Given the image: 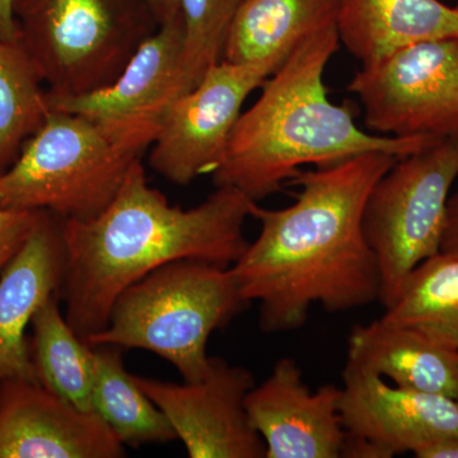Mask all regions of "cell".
I'll return each mask as SVG.
<instances>
[{
	"instance_id": "1",
	"label": "cell",
	"mask_w": 458,
	"mask_h": 458,
	"mask_svg": "<svg viewBox=\"0 0 458 458\" xmlns=\"http://www.w3.org/2000/svg\"><path fill=\"white\" fill-rule=\"evenodd\" d=\"M397 159L369 152L301 171L288 182L300 192L283 209L252 201L260 234L231 270L247 302L259 303L264 333L303 327L313 304L339 313L379 301L381 274L364 237L363 210Z\"/></svg>"
},
{
	"instance_id": "2",
	"label": "cell",
	"mask_w": 458,
	"mask_h": 458,
	"mask_svg": "<svg viewBox=\"0 0 458 458\" xmlns=\"http://www.w3.org/2000/svg\"><path fill=\"white\" fill-rule=\"evenodd\" d=\"M252 201L219 186L203 203L182 209L150 188L137 159L104 212L62 221L66 321L84 340L95 335L106 327L116 298L168 262L195 259L231 267L250 245L245 223Z\"/></svg>"
},
{
	"instance_id": "3",
	"label": "cell",
	"mask_w": 458,
	"mask_h": 458,
	"mask_svg": "<svg viewBox=\"0 0 458 458\" xmlns=\"http://www.w3.org/2000/svg\"><path fill=\"white\" fill-rule=\"evenodd\" d=\"M339 42L336 26L315 33L265 81L261 95L234 125L212 174L216 188L229 186L258 203L278 192L302 165L322 167L369 152L403 158L439 140L369 134L348 107L331 102L324 73Z\"/></svg>"
},
{
	"instance_id": "4",
	"label": "cell",
	"mask_w": 458,
	"mask_h": 458,
	"mask_svg": "<svg viewBox=\"0 0 458 458\" xmlns=\"http://www.w3.org/2000/svg\"><path fill=\"white\" fill-rule=\"evenodd\" d=\"M231 267L183 259L168 262L128 286L114 301L106 327L89 345L155 352L185 382L207 373L214 331L249 306Z\"/></svg>"
},
{
	"instance_id": "5",
	"label": "cell",
	"mask_w": 458,
	"mask_h": 458,
	"mask_svg": "<svg viewBox=\"0 0 458 458\" xmlns=\"http://www.w3.org/2000/svg\"><path fill=\"white\" fill-rule=\"evenodd\" d=\"M144 150L83 114L51 108L0 174V208L87 221L106 209Z\"/></svg>"
},
{
	"instance_id": "6",
	"label": "cell",
	"mask_w": 458,
	"mask_h": 458,
	"mask_svg": "<svg viewBox=\"0 0 458 458\" xmlns=\"http://www.w3.org/2000/svg\"><path fill=\"white\" fill-rule=\"evenodd\" d=\"M13 17L50 98L105 89L159 27L147 0H13Z\"/></svg>"
},
{
	"instance_id": "7",
	"label": "cell",
	"mask_w": 458,
	"mask_h": 458,
	"mask_svg": "<svg viewBox=\"0 0 458 458\" xmlns=\"http://www.w3.org/2000/svg\"><path fill=\"white\" fill-rule=\"evenodd\" d=\"M458 176V135L397 159L370 190L363 233L381 274L379 302L390 307L421 262L441 251L450 190Z\"/></svg>"
},
{
	"instance_id": "8",
	"label": "cell",
	"mask_w": 458,
	"mask_h": 458,
	"mask_svg": "<svg viewBox=\"0 0 458 458\" xmlns=\"http://www.w3.org/2000/svg\"><path fill=\"white\" fill-rule=\"evenodd\" d=\"M370 131L387 137L458 135V38L419 42L363 65L349 83Z\"/></svg>"
},
{
	"instance_id": "9",
	"label": "cell",
	"mask_w": 458,
	"mask_h": 458,
	"mask_svg": "<svg viewBox=\"0 0 458 458\" xmlns=\"http://www.w3.org/2000/svg\"><path fill=\"white\" fill-rule=\"evenodd\" d=\"M279 65L222 60L189 92L174 99L150 144L148 162L168 182L186 186L221 165L247 98Z\"/></svg>"
},
{
	"instance_id": "10",
	"label": "cell",
	"mask_w": 458,
	"mask_h": 458,
	"mask_svg": "<svg viewBox=\"0 0 458 458\" xmlns=\"http://www.w3.org/2000/svg\"><path fill=\"white\" fill-rule=\"evenodd\" d=\"M135 377L190 458H265V443L247 414L246 397L256 385L249 369L210 357L207 373L195 382Z\"/></svg>"
},
{
	"instance_id": "11",
	"label": "cell",
	"mask_w": 458,
	"mask_h": 458,
	"mask_svg": "<svg viewBox=\"0 0 458 458\" xmlns=\"http://www.w3.org/2000/svg\"><path fill=\"white\" fill-rule=\"evenodd\" d=\"M183 27L180 14L158 27L105 89L77 98H50L54 110L83 114L147 149L168 106L183 95Z\"/></svg>"
},
{
	"instance_id": "12",
	"label": "cell",
	"mask_w": 458,
	"mask_h": 458,
	"mask_svg": "<svg viewBox=\"0 0 458 458\" xmlns=\"http://www.w3.org/2000/svg\"><path fill=\"white\" fill-rule=\"evenodd\" d=\"M125 452L95 411L38 382H0V458H120Z\"/></svg>"
},
{
	"instance_id": "13",
	"label": "cell",
	"mask_w": 458,
	"mask_h": 458,
	"mask_svg": "<svg viewBox=\"0 0 458 458\" xmlns=\"http://www.w3.org/2000/svg\"><path fill=\"white\" fill-rule=\"evenodd\" d=\"M342 387L316 393L297 361L282 358L250 391L246 409L267 447L265 458H339L346 430L340 417Z\"/></svg>"
},
{
	"instance_id": "14",
	"label": "cell",
	"mask_w": 458,
	"mask_h": 458,
	"mask_svg": "<svg viewBox=\"0 0 458 458\" xmlns=\"http://www.w3.org/2000/svg\"><path fill=\"white\" fill-rule=\"evenodd\" d=\"M339 409L346 433L375 443L387 456L417 454L458 437V400L387 384L345 364Z\"/></svg>"
},
{
	"instance_id": "15",
	"label": "cell",
	"mask_w": 458,
	"mask_h": 458,
	"mask_svg": "<svg viewBox=\"0 0 458 458\" xmlns=\"http://www.w3.org/2000/svg\"><path fill=\"white\" fill-rule=\"evenodd\" d=\"M64 278L62 219L42 212L25 245L0 276V382H38L26 331L42 304L60 295Z\"/></svg>"
},
{
	"instance_id": "16",
	"label": "cell",
	"mask_w": 458,
	"mask_h": 458,
	"mask_svg": "<svg viewBox=\"0 0 458 458\" xmlns=\"http://www.w3.org/2000/svg\"><path fill=\"white\" fill-rule=\"evenodd\" d=\"M346 363L397 387L458 400V352L382 318L352 327Z\"/></svg>"
},
{
	"instance_id": "17",
	"label": "cell",
	"mask_w": 458,
	"mask_h": 458,
	"mask_svg": "<svg viewBox=\"0 0 458 458\" xmlns=\"http://www.w3.org/2000/svg\"><path fill=\"white\" fill-rule=\"evenodd\" d=\"M336 29L369 65L419 42L458 38V8L439 0H337Z\"/></svg>"
},
{
	"instance_id": "18",
	"label": "cell",
	"mask_w": 458,
	"mask_h": 458,
	"mask_svg": "<svg viewBox=\"0 0 458 458\" xmlns=\"http://www.w3.org/2000/svg\"><path fill=\"white\" fill-rule=\"evenodd\" d=\"M336 17L337 0H245L229 30L222 60L280 66L307 38L336 26Z\"/></svg>"
},
{
	"instance_id": "19",
	"label": "cell",
	"mask_w": 458,
	"mask_h": 458,
	"mask_svg": "<svg viewBox=\"0 0 458 458\" xmlns=\"http://www.w3.org/2000/svg\"><path fill=\"white\" fill-rule=\"evenodd\" d=\"M95 379L93 411L116 434L125 447L165 445L177 441L164 411L149 399L123 364V349L116 345L93 346Z\"/></svg>"
},
{
	"instance_id": "20",
	"label": "cell",
	"mask_w": 458,
	"mask_h": 458,
	"mask_svg": "<svg viewBox=\"0 0 458 458\" xmlns=\"http://www.w3.org/2000/svg\"><path fill=\"white\" fill-rule=\"evenodd\" d=\"M59 294L51 295L33 316L30 354L38 382L51 393L93 411L95 349L75 333L60 311Z\"/></svg>"
},
{
	"instance_id": "21",
	"label": "cell",
	"mask_w": 458,
	"mask_h": 458,
	"mask_svg": "<svg viewBox=\"0 0 458 458\" xmlns=\"http://www.w3.org/2000/svg\"><path fill=\"white\" fill-rule=\"evenodd\" d=\"M382 318L458 352V258L438 254L421 262Z\"/></svg>"
},
{
	"instance_id": "22",
	"label": "cell",
	"mask_w": 458,
	"mask_h": 458,
	"mask_svg": "<svg viewBox=\"0 0 458 458\" xmlns=\"http://www.w3.org/2000/svg\"><path fill=\"white\" fill-rule=\"evenodd\" d=\"M20 41L0 40V174L50 114L47 90Z\"/></svg>"
},
{
	"instance_id": "23",
	"label": "cell",
	"mask_w": 458,
	"mask_h": 458,
	"mask_svg": "<svg viewBox=\"0 0 458 458\" xmlns=\"http://www.w3.org/2000/svg\"><path fill=\"white\" fill-rule=\"evenodd\" d=\"M245 0H179L183 27V93L223 59L229 30Z\"/></svg>"
},
{
	"instance_id": "24",
	"label": "cell",
	"mask_w": 458,
	"mask_h": 458,
	"mask_svg": "<svg viewBox=\"0 0 458 458\" xmlns=\"http://www.w3.org/2000/svg\"><path fill=\"white\" fill-rule=\"evenodd\" d=\"M42 212L0 208V276L25 245Z\"/></svg>"
},
{
	"instance_id": "25",
	"label": "cell",
	"mask_w": 458,
	"mask_h": 458,
	"mask_svg": "<svg viewBox=\"0 0 458 458\" xmlns=\"http://www.w3.org/2000/svg\"><path fill=\"white\" fill-rule=\"evenodd\" d=\"M439 254L458 258V191L448 199Z\"/></svg>"
},
{
	"instance_id": "26",
	"label": "cell",
	"mask_w": 458,
	"mask_h": 458,
	"mask_svg": "<svg viewBox=\"0 0 458 458\" xmlns=\"http://www.w3.org/2000/svg\"><path fill=\"white\" fill-rule=\"evenodd\" d=\"M345 458H390L385 451H382L375 443L363 438V437L352 436L346 433L344 441L342 454Z\"/></svg>"
},
{
	"instance_id": "27",
	"label": "cell",
	"mask_w": 458,
	"mask_h": 458,
	"mask_svg": "<svg viewBox=\"0 0 458 458\" xmlns=\"http://www.w3.org/2000/svg\"><path fill=\"white\" fill-rule=\"evenodd\" d=\"M0 40L18 41L13 17V0H0Z\"/></svg>"
},
{
	"instance_id": "28",
	"label": "cell",
	"mask_w": 458,
	"mask_h": 458,
	"mask_svg": "<svg viewBox=\"0 0 458 458\" xmlns=\"http://www.w3.org/2000/svg\"><path fill=\"white\" fill-rule=\"evenodd\" d=\"M418 458H458V437L443 439L414 454Z\"/></svg>"
},
{
	"instance_id": "29",
	"label": "cell",
	"mask_w": 458,
	"mask_h": 458,
	"mask_svg": "<svg viewBox=\"0 0 458 458\" xmlns=\"http://www.w3.org/2000/svg\"><path fill=\"white\" fill-rule=\"evenodd\" d=\"M159 26L179 16V0H147Z\"/></svg>"
},
{
	"instance_id": "30",
	"label": "cell",
	"mask_w": 458,
	"mask_h": 458,
	"mask_svg": "<svg viewBox=\"0 0 458 458\" xmlns=\"http://www.w3.org/2000/svg\"><path fill=\"white\" fill-rule=\"evenodd\" d=\"M457 8H458V5H457Z\"/></svg>"
}]
</instances>
